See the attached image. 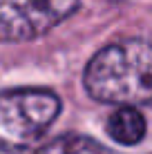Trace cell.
<instances>
[{
	"mask_svg": "<svg viewBox=\"0 0 152 154\" xmlns=\"http://www.w3.org/2000/svg\"><path fill=\"white\" fill-rule=\"evenodd\" d=\"M60 114L51 89L16 87L0 92V152L18 154L34 147Z\"/></svg>",
	"mask_w": 152,
	"mask_h": 154,
	"instance_id": "cell-2",
	"label": "cell"
},
{
	"mask_svg": "<svg viewBox=\"0 0 152 154\" xmlns=\"http://www.w3.org/2000/svg\"><path fill=\"white\" fill-rule=\"evenodd\" d=\"M34 154H112V152L105 150L94 139H87V136L63 134L58 139L45 143L43 147H38Z\"/></svg>",
	"mask_w": 152,
	"mask_h": 154,
	"instance_id": "cell-5",
	"label": "cell"
},
{
	"mask_svg": "<svg viewBox=\"0 0 152 154\" xmlns=\"http://www.w3.org/2000/svg\"><path fill=\"white\" fill-rule=\"evenodd\" d=\"M92 98L119 107H137L150 100L152 56L141 38H128L103 47L92 56L83 76Z\"/></svg>",
	"mask_w": 152,
	"mask_h": 154,
	"instance_id": "cell-1",
	"label": "cell"
},
{
	"mask_svg": "<svg viewBox=\"0 0 152 154\" xmlns=\"http://www.w3.org/2000/svg\"><path fill=\"white\" fill-rule=\"evenodd\" d=\"M81 0H0V42L40 38L70 18Z\"/></svg>",
	"mask_w": 152,
	"mask_h": 154,
	"instance_id": "cell-3",
	"label": "cell"
},
{
	"mask_svg": "<svg viewBox=\"0 0 152 154\" xmlns=\"http://www.w3.org/2000/svg\"><path fill=\"white\" fill-rule=\"evenodd\" d=\"M145 119L137 107H119L107 121V134L121 145H137L145 136Z\"/></svg>",
	"mask_w": 152,
	"mask_h": 154,
	"instance_id": "cell-4",
	"label": "cell"
}]
</instances>
